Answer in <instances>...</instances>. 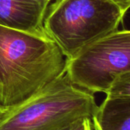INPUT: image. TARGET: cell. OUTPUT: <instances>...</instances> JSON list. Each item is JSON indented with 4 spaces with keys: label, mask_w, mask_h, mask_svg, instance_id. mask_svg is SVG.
Listing matches in <instances>:
<instances>
[{
    "label": "cell",
    "mask_w": 130,
    "mask_h": 130,
    "mask_svg": "<svg viewBox=\"0 0 130 130\" xmlns=\"http://www.w3.org/2000/svg\"><path fill=\"white\" fill-rule=\"evenodd\" d=\"M106 94L107 96H130V71L118 74Z\"/></svg>",
    "instance_id": "obj_7"
},
{
    "label": "cell",
    "mask_w": 130,
    "mask_h": 130,
    "mask_svg": "<svg viewBox=\"0 0 130 130\" xmlns=\"http://www.w3.org/2000/svg\"><path fill=\"white\" fill-rule=\"evenodd\" d=\"M64 70L78 87L106 93L118 74L130 71V30H116L89 44L66 60Z\"/></svg>",
    "instance_id": "obj_4"
},
{
    "label": "cell",
    "mask_w": 130,
    "mask_h": 130,
    "mask_svg": "<svg viewBox=\"0 0 130 130\" xmlns=\"http://www.w3.org/2000/svg\"><path fill=\"white\" fill-rule=\"evenodd\" d=\"M69 130H93L90 118H84L78 120Z\"/></svg>",
    "instance_id": "obj_8"
},
{
    "label": "cell",
    "mask_w": 130,
    "mask_h": 130,
    "mask_svg": "<svg viewBox=\"0 0 130 130\" xmlns=\"http://www.w3.org/2000/svg\"><path fill=\"white\" fill-rule=\"evenodd\" d=\"M125 14L108 0H56L48 6L44 28L66 60L118 30Z\"/></svg>",
    "instance_id": "obj_3"
},
{
    "label": "cell",
    "mask_w": 130,
    "mask_h": 130,
    "mask_svg": "<svg viewBox=\"0 0 130 130\" xmlns=\"http://www.w3.org/2000/svg\"><path fill=\"white\" fill-rule=\"evenodd\" d=\"M108 1L116 5L123 14H125L130 8V0H108Z\"/></svg>",
    "instance_id": "obj_9"
},
{
    "label": "cell",
    "mask_w": 130,
    "mask_h": 130,
    "mask_svg": "<svg viewBox=\"0 0 130 130\" xmlns=\"http://www.w3.org/2000/svg\"><path fill=\"white\" fill-rule=\"evenodd\" d=\"M51 0H0V25L48 38L44 19Z\"/></svg>",
    "instance_id": "obj_5"
},
{
    "label": "cell",
    "mask_w": 130,
    "mask_h": 130,
    "mask_svg": "<svg viewBox=\"0 0 130 130\" xmlns=\"http://www.w3.org/2000/svg\"><path fill=\"white\" fill-rule=\"evenodd\" d=\"M5 108L6 107H4V106H3L2 105H0V114H1L3 111H4V109H5Z\"/></svg>",
    "instance_id": "obj_10"
},
{
    "label": "cell",
    "mask_w": 130,
    "mask_h": 130,
    "mask_svg": "<svg viewBox=\"0 0 130 130\" xmlns=\"http://www.w3.org/2000/svg\"><path fill=\"white\" fill-rule=\"evenodd\" d=\"M66 58L49 38L0 25V105L28 98L64 71Z\"/></svg>",
    "instance_id": "obj_1"
},
{
    "label": "cell",
    "mask_w": 130,
    "mask_h": 130,
    "mask_svg": "<svg viewBox=\"0 0 130 130\" xmlns=\"http://www.w3.org/2000/svg\"><path fill=\"white\" fill-rule=\"evenodd\" d=\"M98 106L93 93L74 85L67 73L24 100L5 108L0 130H69L84 118H92Z\"/></svg>",
    "instance_id": "obj_2"
},
{
    "label": "cell",
    "mask_w": 130,
    "mask_h": 130,
    "mask_svg": "<svg viewBox=\"0 0 130 130\" xmlns=\"http://www.w3.org/2000/svg\"><path fill=\"white\" fill-rule=\"evenodd\" d=\"M93 130H130V96H107L91 118Z\"/></svg>",
    "instance_id": "obj_6"
}]
</instances>
